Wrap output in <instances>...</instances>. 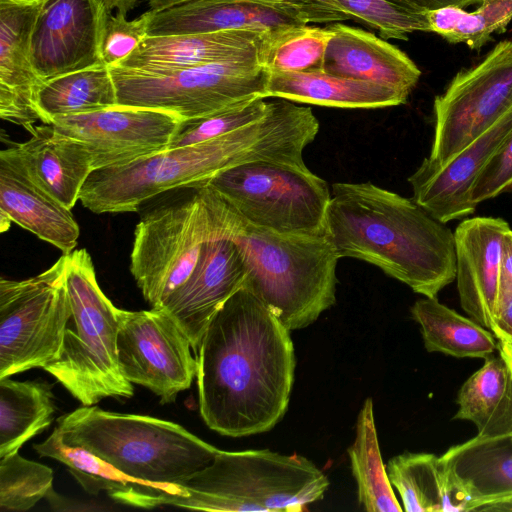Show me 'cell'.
<instances>
[{
	"instance_id": "cell-10",
	"label": "cell",
	"mask_w": 512,
	"mask_h": 512,
	"mask_svg": "<svg viewBox=\"0 0 512 512\" xmlns=\"http://www.w3.org/2000/svg\"><path fill=\"white\" fill-rule=\"evenodd\" d=\"M217 191L249 224L285 234L326 236L331 193L307 167L251 162L216 174Z\"/></svg>"
},
{
	"instance_id": "cell-11",
	"label": "cell",
	"mask_w": 512,
	"mask_h": 512,
	"mask_svg": "<svg viewBox=\"0 0 512 512\" xmlns=\"http://www.w3.org/2000/svg\"><path fill=\"white\" fill-rule=\"evenodd\" d=\"M67 254L24 280H0V379L42 368L61 351L71 306Z\"/></svg>"
},
{
	"instance_id": "cell-37",
	"label": "cell",
	"mask_w": 512,
	"mask_h": 512,
	"mask_svg": "<svg viewBox=\"0 0 512 512\" xmlns=\"http://www.w3.org/2000/svg\"><path fill=\"white\" fill-rule=\"evenodd\" d=\"M53 489L50 467L22 457L19 452L0 458V511L24 512Z\"/></svg>"
},
{
	"instance_id": "cell-4",
	"label": "cell",
	"mask_w": 512,
	"mask_h": 512,
	"mask_svg": "<svg viewBox=\"0 0 512 512\" xmlns=\"http://www.w3.org/2000/svg\"><path fill=\"white\" fill-rule=\"evenodd\" d=\"M63 440L85 448L126 475L180 496L181 486L220 449L160 418L82 406L57 419Z\"/></svg>"
},
{
	"instance_id": "cell-15",
	"label": "cell",
	"mask_w": 512,
	"mask_h": 512,
	"mask_svg": "<svg viewBox=\"0 0 512 512\" xmlns=\"http://www.w3.org/2000/svg\"><path fill=\"white\" fill-rule=\"evenodd\" d=\"M109 16L102 0H49L31 38V60L39 77H54L104 64L102 43Z\"/></svg>"
},
{
	"instance_id": "cell-46",
	"label": "cell",
	"mask_w": 512,
	"mask_h": 512,
	"mask_svg": "<svg viewBox=\"0 0 512 512\" xmlns=\"http://www.w3.org/2000/svg\"><path fill=\"white\" fill-rule=\"evenodd\" d=\"M479 511H512V499L496 502L487 506L482 507Z\"/></svg>"
},
{
	"instance_id": "cell-14",
	"label": "cell",
	"mask_w": 512,
	"mask_h": 512,
	"mask_svg": "<svg viewBox=\"0 0 512 512\" xmlns=\"http://www.w3.org/2000/svg\"><path fill=\"white\" fill-rule=\"evenodd\" d=\"M163 110L113 106L56 117L59 132L82 142L92 157L93 169L124 166L170 147L182 122Z\"/></svg>"
},
{
	"instance_id": "cell-40",
	"label": "cell",
	"mask_w": 512,
	"mask_h": 512,
	"mask_svg": "<svg viewBox=\"0 0 512 512\" xmlns=\"http://www.w3.org/2000/svg\"><path fill=\"white\" fill-rule=\"evenodd\" d=\"M512 190V133L483 166L471 188V201L477 206Z\"/></svg>"
},
{
	"instance_id": "cell-42",
	"label": "cell",
	"mask_w": 512,
	"mask_h": 512,
	"mask_svg": "<svg viewBox=\"0 0 512 512\" xmlns=\"http://www.w3.org/2000/svg\"><path fill=\"white\" fill-rule=\"evenodd\" d=\"M390 2L407 9L419 12H429L447 6H456L466 9L478 4L481 0H389Z\"/></svg>"
},
{
	"instance_id": "cell-32",
	"label": "cell",
	"mask_w": 512,
	"mask_h": 512,
	"mask_svg": "<svg viewBox=\"0 0 512 512\" xmlns=\"http://www.w3.org/2000/svg\"><path fill=\"white\" fill-rule=\"evenodd\" d=\"M308 23L357 20L377 30L383 39L408 40L416 32H431L428 12L407 9L389 0H297Z\"/></svg>"
},
{
	"instance_id": "cell-19",
	"label": "cell",
	"mask_w": 512,
	"mask_h": 512,
	"mask_svg": "<svg viewBox=\"0 0 512 512\" xmlns=\"http://www.w3.org/2000/svg\"><path fill=\"white\" fill-rule=\"evenodd\" d=\"M30 133L28 140L3 149L0 159L72 210L94 171L90 152L51 124L35 125Z\"/></svg>"
},
{
	"instance_id": "cell-47",
	"label": "cell",
	"mask_w": 512,
	"mask_h": 512,
	"mask_svg": "<svg viewBox=\"0 0 512 512\" xmlns=\"http://www.w3.org/2000/svg\"><path fill=\"white\" fill-rule=\"evenodd\" d=\"M498 352L506 360L512 371V344L499 341Z\"/></svg>"
},
{
	"instance_id": "cell-29",
	"label": "cell",
	"mask_w": 512,
	"mask_h": 512,
	"mask_svg": "<svg viewBox=\"0 0 512 512\" xmlns=\"http://www.w3.org/2000/svg\"><path fill=\"white\" fill-rule=\"evenodd\" d=\"M52 386L44 380L0 379V458L19 451L53 421Z\"/></svg>"
},
{
	"instance_id": "cell-31",
	"label": "cell",
	"mask_w": 512,
	"mask_h": 512,
	"mask_svg": "<svg viewBox=\"0 0 512 512\" xmlns=\"http://www.w3.org/2000/svg\"><path fill=\"white\" fill-rule=\"evenodd\" d=\"M42 122L56 117L90 113L117 105L116 87L105 64L46 80L35 98Z\"/></svg>"
},
{
	"instance_id": "cell-22",
	"label": "cell",
	"mask_w": 512,
	"mask_h": 512,
	"mask_svg": "<svg viewBox=\"0 0 512 512\" xmlns=\"http://www.w3.org/2000/svg\"><path fill=\"white\" fill-rule=\"evenodd\" d=\"M267 31L227 30L170 36H147L117 65L143 72H162L214 63L259 59Z\"/></svg>"
},
{
	"instance_id": "cell-33",
	"label": "cell",
	"mask_w": 512,
	"mask_h": 512,
	"mask_svg": "<svg viewBox=\"0 0 512 512\" xmlns=\"http://www.w3.org/2000/svg\"><path fill=\"white\" fill-rule=\"evenodd\" d=\"M355 432L348 455L359 503L369 512L403 511L382 460L370 398L364 401L359 411Z\"/></svg>"
},
{
	"instance_id": "cell-48",
	"label": "cell",
	"mask_w": 512,
	"mask_h": 512,
	"mask_svg": "<svg viewBox=\"0 0 512 512\" xmlns=\"http://www.w3.org/2000/svg\"><path fill=\"white\" fill-rule=\"evenodd\" d=\"M11 1L19 2V3H40V2H48L49 0H11Z\"/></svg>"
},
{
	"instance_id": "cell-6",
	"label": "cell",
	"mask_w": 512,
	"mask_h": 512,
	"mask_svg": "<svg viewBox=\"0 0 512 512\" xmlns=\"http://www.w3.org/2000/svg\"><path fill=\"white\" fill-rule=\"evenodd\" d=\"M166 505L200 511L299 512L321 500L327 476L307 458L270 451L219 450Z\"/></svg>"
},
{
	"instance_id": "cell-2",
	"label": "cell",
	"mask_w": 512,
	"mask_h": 512,
	"mask_svg": "<svg viewBox=\"0 0 512 512\" xmlns=\"http://www.w3.org/2000/svg\"><path fill=\"white\" fill-rule=\"evenodd\" d=\"M326 228L340 258L373 264L425 297L436 298L456 278L455 238L446 223L371 182L332 185Z\"/></svg>"
},
{
	"instance_id": "cell-8",
	"label": "cell",
	"mask_w": 512,
	"mask_h": 512,
	"mask_svg": "<svg viewBox=\"0 0 512 512\" xmlns=\"http://www.w3.org/2000/svg\"><path fill=\"white\" fill-rule=\"evenodd\" d=\"M66 288L71 315L60 355L44 370L83 406L107 397H132V383L118 363L119 308L101 290L84 248L67 254Z\"/></svg>"
},
{
	"instance_id": "cell-24",
	"label": "cell",
	"mask_w": 512,
	"mask_h": 512,
	"mask_svg": "<svg viewBox=\"0 0 512 512\" xmlns=\"http://www.w3.org/2000/svg\"><path fill=\"white\" fill-rule=\"evenodd\" d=\"M11 223L57 247L63 254L75 249L80 235L70 209L0 159L1 232L7 231Z\"/></svg>"
},
{
	"instance_id": "cell-30",
	"label": "cell",
	"mask_w": 512,
	"mask_h": 512,
	"mask_svg": "<svg viewBox=\"0 0 512 512\" xmlns=\"http://www.w3.org/2000/svg\"><path fill=\"white\" fill-rule=\"evenodd\" d=\"M411 314L420 326L428 352L485 359L498 350L490 330L440 303L437 297L417 300L411 307Z\"/></svg>"
},
{
	"instance_id": "cell-13",
	"label": "cell",
	"mask_w": 512,
	"mask_h": 512,
	"mask_svg": "<svg viewBox=\"0 0 512 512\" xmlns=\"http://www.w3.org/2000/svg\"><path fill=\"white\" fill-rule=\"evenodd\" d=\"M118 320L117 354L123 376L152 391L162 404L174 402L197 375L198 362L187 335L161 307L118 309Z\"/></svg>"
},
{
	"instance_id": "cell-36",
	"label": "cell",
	"mask_w": 512,
	"mask_h": 512,
	"mask_svg": "<svg viewBox=\"0 0 512 512\" xmlns=\"http://www.w3.org/2000/svg\"><path fill=\"white\" fill-rule=\"evenodd\" d=\"M407 512H442L444 467L440 456L405 452L386 465Z\"/></svg>"
},
{
	"instance_id": "cell-17",
	"label": "cell",
	"mask_w": 512,
	"mask_h": 512,
	"mask_svg": "<svg viewBox=\"0 0 512 512\" xmlns=\"http://www.w3.org/2000/svg\"><path fill=\"white\" fill-rule=\"evenodd\" d=\"M512 133V106L486 131L443 165L425 160L408 178L413 200L447 223L473 214L471 188L479 172Z\"/></svg>"
},
{
	"instance_id": "cell-27",
	"label": "cell",
	"mask_w": 512,
	"mask_h": 512,
	"mask_svg": "<svg viewBox=\"0 0 512 512\" xmlns=\"http://www.w3.org/2000/svg\"><path fill=\"white\" fill-rule=\"evenodd\" d=\"M441 458L469 491L473 511L512 499V436L476 435L450 447Z\"/></svg>"
},
{
	"instance_id": "cell-35",
	"label": "cell",
	"mask_w": 512,
	"mask_h": 512,
	"mask_svg": "<svg viewBox=\"0 0 512 512\" xmlns=\"http://www.w3.org/2000/svg\"><path fill=\"white\" fill-rule=\"evenodd\" d=\"M472 12L447 6L428 12L430 30L451 44L464 43L480 51L492 40V34L503 33L512 20V0H481Z\"/></svg>"
},
{
	"instance_id": "cell-1",
	"label": "cell",
	"mask_w": 512,
	"mask_h": 512,
	"mask_svg": "<svg viewBox=\"0 0 512 512\" xmlns=\"http://www.w3.org/2000/svg\"><path fill=\"white\" fill-rule=\"evenodd\" d=\"M289 331L244 286L215 313L197 350L199 411L210 429L243 437L283 418L296 365Z\"/></svg>"
},
{
	"instance_id": "cell-41",
	"label": "cell",
	"mask_w": 512,
	"mask_h": 512,
	"mask_svg": "<svg viewBox=\"0 0 512 512\" xmlns=\"http://www.w3.org/2000/svg\"><path fill=\"white\" fill-rule=\"evenodd\" d=\"M512 297V230L504 236L501 250L499 292L497 306L500 307ZM496 312V311H495ZM495 315V314H494Z\"/></svg>"
},
{
	"instance_id": "cell-28",
	"label": "cell",
	"mask_w": 512,
	"mask_h": 512,
	"mask_svg": "<svg viewBox=\"0 0 512 512\" xmlns=\"http://www.w3.org/2000/svg\"><path fill=\"white\" fill-rule=\"evenodd\" d=\"M456 402L453 419L471 421L478 436H512V371L500 353L485 358L459 389Z\"/></svg>"
},
{
	"instance_id": "cell-3",
	"label": "cell",
	"mask_w": 512,
	"mask_h": 512,
	"mask_svg": "<svg viewBox=\"0 0 512 512\" xmlns=\"http://www.w3.org/2000/svg\"><path fill=\"white\" fill-rule=\"evenodd\" d=\"M303 138L293 112L272 102L260 120L223 136L167 148L124 166L94 170L80 193L96 214L133 212L168 190L197 188L226 169L251 162L300 163Z\"/></svg>"
},
{
	"instance_id": "cell-26",
	"label": "cell",
	"mask_w": 512,
	"mask_h": 512,
	"mask_svg": "<svg viewBox=\"0 0 512 512\" xmlns=\"http://www.w3.org/2000/svg\"><path fill=\"white\" fill-rule=\"evenodd\" d=\"M33 447L40 457L52 458L67 466L70 474L91 495L104 491L118 503L147 509L166 505L174 497L163 488L126 475L85 448L67 444L57 426L44 442Z\"/></svg>"
},
{
	"instance_id": "cell-18",
	"label": "cell",
	"mask_w": 512,
	"mask_h": 512,
	"mask_svg": "<svg viewBox=\"0 0 512 512\" xmlns=\"http://www.w3.org/2000/svg\"><path fill=\"white\" fill-rule=\"evenodd\" d=\"M147 35L170 36L227 30H258L306 25L297 0H191L150 10Z\"/></svg>"
},
{
	"instance_id": "cell-21",
	"label": "cell",
	"mask_w": 512,
	"mask_h": 512,
	"mask_svg": "<svg viewBox=\"0 0 512 512\" xmlns=\"http://www.w3.org/2000/svg\"><path fill=\"white\" fill-rule=\"evenodd\" d=\"M510 229L502 218L473 217L463 220L454 232L461 307L490 331L498 300L502 242Z\"/></svg>"
},
{
	"instance_id": "cell-45",
	"label": "cell",
	"mask_w": 512,
	"mask_h": 512,
	"mask_svg": "<svg viewBox=\"0 0 512 512\" xmlns=\"http://www.w3.org/2000/svg\"><path fill=\"white\" fill-rule=\"evenodd\" d=\"M150 10L160 11L191 0H147Z\"/></svg>"
},
{
	"instance_id": "cell-20",
	"label": "cell",
	"mask_w": 512,
	"mask_h": 512,
	"mask_svg": "<svg viewBox=\"0 0 512 512\" xmlns=\"http://www.w3.org/2000/svg\"><path fill=\"white\" fill-rule=\"evenodd\" d=\"M47 2L0 0V116L29 132L42 121L35 98L43 80L31 60V38Z\"/></svg>"
},
{
	"instance_id": "cell-38",
	"label": "cell",
	"mask_w": 512,
	"mask_h": 512,
	"mask_svg": "<svg viewBox=\"0 0 512 512\" xmlns=\"http://www.w3.org/2000/svg\"><path fill=\"white\" fill-rule=\"evenodd\" d=\"M269 102L258 98L216 114L184 120L170 147H182L208 141L231 133L263 118Z\"/></svg>"
},
{
	"instance_id": "cell-25",
	"label": "cell",
	"mask_w": 512,
	"mask_h": 512,
	"mask_svg": "<svg viewBox=\"0 0 512 512\" xmlns=\"http://www.w3.org/2000/svg\"><path fill=\"white\" fill-rule=\"evenodd\" d=\"M266 96L327 107L375 109L404 104L409 94L319 69L268 72Z\"/></svg>"
},
{
	"instance_id": "cell-43",
	"label": "cell",
	"mask_w": 512,
	"mask_h": 512,
	"mask_svg": "<svg viewBox=\"0 0 512 512\" xmlns=\"http://www.w3.org/2000/svg\"><path fill=\"white\" fill-rule=\"evenodd\" d=\"M491 332L500 342L512 344V297L497 308Z\"/></svg>"
},
{
	"instance_id": "cell-23",
	"label": "cell",
	"mask_w": 512,
	"mask_h": 512,
	"mask_svg": "<svg viewBox=\"0 0 512 512\" xmlns=\"http://www.w3.org/2000/svg\"><path fill=\"white\" fill-rule=\"evenodd\" d=\"M332 37L326 48L323 70L410 94L421 71L409 56L374 33L345 24L328 26Z\"/></svg>"
},
{
	"instance_id": "cell-39",
	"label": "cell",
	"mask_w": 512,
	"mask_h": 512,
	"mask_svg": "<svg viewBox=\"0 0 512 512\" xmlns=\"http://www.w3.org/2000/svg\"><path fill=\"white\" fill-rule=\"evenodd\" d=\"M150 17V10L133 20H127L126 15L120 13L108 16L102 43V60L105 65L119 64L138 47L148 36Z\"/></svg>"
},
{
	"instance_id": "cell-9",
	"label": "cell",
	"mask_w": 512,
	"mask_h": 512,
	"mask_svg": "<svg viewBox=\"0 0 512 512\" xmlns=\"http://www.w3.org/2000/svg\"><path fill=\"white\" fill-rule=\"evenodd\" d=\"M117 105L170 112L182 120L203 118L267 98L268 72L259 59H245L162 72L108 66Z\"/></svg>"
},
{
	"instance_id": "cell-16",
	"label": "cell",
	"mask_w": 512,
	"mask_h": 512,
	"mask_svg": "<svg viewBox=\"0 0 512 512\" xmlns=\"http://www.w3.org/2000/svg\"><path fill=\"white\" fill-rule=\"evenodd\" d=\"M247 269L235 241L222 237L204 244L189 278L162 304L197 352L215 313L244 286Z\"/></svg>"
},
{
	"instance_id": "cell-34",
	"label": "cell",
	"mask_w": 512,
	"mask_h": 512,
	"mask_svg": "<svg viewBox=\"0 0 512 512\" xmlns=\"http://www.w3.org/2000/svg\"><path fill=\"white\" fill-rule=\"evenodd\" d=\"M332 31L329 27L293 25L267 31L259 52L268 72H304L323 69Z\"/></svg>"
},
{
	"instance_id": "cell-5",
	"label": "cell",
	"mask_w": 512,
	"mask_h": 512,
	"mask_svg": "<svg viewBox=\"0 0 512 512\" xmlns=\"http://www.w3.org/2000/svg\"><path fill=\"white\" fill-rule=\"evenodd\" d=\"M231 238L245 261L248 288L289 329H302L336 301L340 259L328 236L285 234L244 219Z\"/></svg>"
},
{
	"instance_id": "cell-44",
	"label": "cell",
	"mask_w": 512,
	"mask_h": 512,
	"mask_svg": "<svg viewBox=\"0 0 512 512\" xmlns=\"http://www.w3.org/2000/svg\"><path fill=\"white\" fill-rule=\"evenodd\" d=\"M139 0H102L107 11L110 13L116 9L117 13L127 15L135 8Z\"/></svg>"
},
{
	"instance_id": "cell-12",
	"label": "cell",
	"mask_w": 512,
	"mask_h": 512,
	"mask_svg": "<svg viewBox=\"0 0 512 512\" xmlns=\"http://www.w3.org/2000/svg\"><path fill=\"white\" fill-rule=\"evenodd\" d=\"M512 106V40H503L473 67L459 71L434 99V138L424 160L443 165Z\"/></svg>"
},
{
	"instance_id": "cell-7",
	"label": "cell",
	"mask_w": 512,
	"mask_h": 512,
	"mask_svg": "<svg viewBox=\"0 0 512 512\" xmlns=\"http://www.w3.org/2000/svg\"><path fill=\"white\" fill-rule=\"evenodd\" d=\"M243 218L209 185L146 213L134 230L130 272L151 307H161L193 272L205 243L234 234Z\"/></svg>"
}]
</instances>
